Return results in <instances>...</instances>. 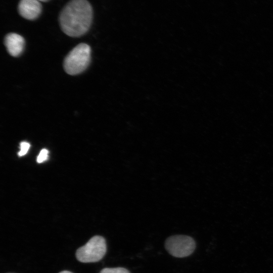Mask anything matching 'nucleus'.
I'll list each match as a JSON object with an SVG mask.
<instances>
[{"label":"nucleus","instance_id":"obj_1","mask_svg":"<svg viewBox=\"0 0 273 273\" xmlns=\"http://www.w3.org/2000/svg\"><path fill=\"white\" fill-rule=\"evenodd\" d=\"M93 17V8L87 0H71L61 11L59 21L66 34L75 37L88 30Z\"/></svg>","mask_w":273,"mask_h":273},{"label":"nucleus","instance_id":"obj_2","mask_svg":"<svg viewBox=\"0 0 273 273\" xmlns=\"http://www.w3.org/2000/svg\"><path fill=\"white\" fill-rule=\"evenodd\" d=\"M91 50L82 43L73 48L65 57L63 66L66 72L71 75L78 74L88 67L90 60Z\"/></svg>","mask_w":273,"mask_h":273},{"label":"nucleus","instance_id":"obj_3","mask_svg":"<svg viewBox=\"0 0 273 273\" xmlns=\"http://www.w3.org/2000/svg\"><path fill=\"white\" fill-rule=\"evenodd\" d=\"M106 251L105 239L102 236H95L76 250V257L81 262H96L103 258Z\"/></svg>","mask_w":273,"mask_h":273},{"label":"nucleus","instance_id":"obj_4","mask_svg":"<svg viewBox=\"0 0 273 273\" xmlns=\"http://www.w3.org/2000/svg\"><path fill=\"white\" fill-rule=\"evenodd\" d=\"M165 247L171 255L183 258L192 254L195 249L196 243L194 240L190 236L174 235L166 239Z\"/></svg>","mask_w":273,"mask_h":273},{"label":"nucleus","instance_id":"obj_5","mask_svg":"<svg viewBox=\"0 0 273 273\" xmlns=\"http://www.w3.org/2000/svg\"><path fill=\"white\" fill-rule=\"evenodd\" d=\"M18 11L23 18L34 20L40 16L42 6L39 2L36 0H20L18 6Z\"/></svg>","mask_w":273,"mask_h":273},{"label":"nucleus","instance_id":"obj_6","mask_svg":"<svg viewBox=\"0 0 273 273\" xmlns=\"http://www.w3.org/2000/svg\"><path fill=\"white\" fill-rule=\"evenodd\" d=\"M4 43L10 55L13 57H18L23 51L25 40L20 35L15 33H10L6 35Z\"/></svg>","mask_w":273,"mask_h":273},{"label":"nucleus","instance_id":"obj_7","mask_svg":"<svg viewBox=\"0 0 273 273\" xmlns=\"http://www.w3.org/2000/svg\"><path fill=\"white\" fill-rule=\"evenodd\" d=\"M100 273H130L129 271L124 267L104 268Z\"/></svg>","mask_w":273,"mask_h":273},{"label":"nucleus","instance_id":"obj_8","mask_svg":"<svg viewBox=\"0 0 273 273\" xmlns=\"http://www.w3.org/2000/svg\"><path fill=\"white\" fill-rule=\"evenodd\" d=\"M29 147L30 145L29 143L25 142L21 143L20 150L18 153L19 156H22L25 155L27 153L28 150H29Z\"/></svg>","mask_w":273,"mask_h":273},{"label":"nucleus","instance_id":"obj_9","mask_svg":"<svg viewBox=\"0 0 273 273\" xmlns=\"http://www.w3.org/2000/svg\"><path fill=\"white\" fill-rule=\"evenodd\" d=\"M48 151L43 149L41 150L37 156V161L38 163H41L48 158Z\"/></svg>","mask_w":273,"mask_h":273},{"label":"nucleus","instance_id":"obj_10","mask_svg":"<svg viewBox=\"0 0 273 273\" xmlns=\"http://www.w3.org/2000/svg\"><path fill=\"white\" fill-rule=\"evenodd\" d=\"M59 273H73L70 271H68V270H63V271H62Z\"/></svg>","mask_w":273,"mask_h":273},{"label":"nucleus","instance_id":"obj_11","mask_svg":"<svg viewBox=\"0 0 273 273\" xmlns=\"http://www.w3.org/2000/svg\"><path fill=\"white\" fill-rule=\"evenodd\" d=\"M36 1H37L38 2L40 1V2H46L49 1V0H36Z\"/></svg>","mask_w":273,"mask_h":273}]
</instances>
